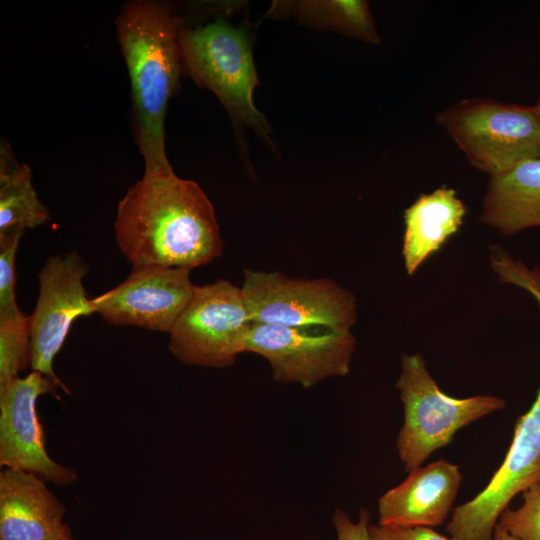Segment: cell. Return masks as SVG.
<instances>
[{
    "label": "cell",
    "instance_id": "6da1fadb",
    "mask_svg": "<svg viewBox=\"0 0 540 540\" xmlns=\"http://www.w3.org/2000/svg\"><path fill=\"white\" fill-rule=\"evenodd\" d=\"M115 239L132 267L191 270L221 256L223 242L212 203L191 180L170 170H145L117 208Z\"/></svg>",
    "mask_w": 540,
    "mask_h": 540
},
{
    "label": "cell",
    "instance_id": "7a4b0ae2",
    "mask_svg": "<svg viewBox=\"0 0 540 540\" xmlns=\"http://www.w3.org/2000/svg\"><path fill=\"white\" fill-rule=\"evenodd\" d=\"M116 27L131 80L145 170H170L164 124L168 101L180 74L178 26L164 5L135 0L124 5Z\"/></svg>",
    "mask_w": 540,
    "mask_h": 540
},
{
    "label": "cell",
    "instance_id": "3957f363",
    "mask_svg": "<svg viewBox=\"0 0 540 540\" xmlns=\"http://www.w3.org/2000/svg\"><path fill=\"white\" fill-rule=\"evenodd\" d=\"M396 388L404 407L396 444L407 471L423 465L436 450L449 445L460 429L506 405L497 396L455 398L445 394L419 354L402 356Z\"/></svg>",
    "mask_w": 540,
    "mask_h": 540
},
{
    "label": "cell",
    "instance_id": "277c9868",
    "mask_svg": "<svg viewBox=\"0 0 540 540\" xmlns=\"http://www.w3.org/2000/svg\"><path fill=\"white\" fill-rule=\"evenodd\" d=\"M436 121L471 165L489 177L540 157V116L535 106L467 98L440 111Z\"/></svg>",
    "mask_w": 540,
    "mask_h": 540
},
{
    "label": "cell",
    "instance_id": "5b68a950",
    "mask_svg": "<svg viewBox=\"0 0 540 540\" xmlns=\"http://www.w3.org/2000/svg\"><path fill=\"white\" fill-rule=\"evenodd\" d=\"M178 40L181 61L194 80L209 88L232 116L269 141V125L253 102L257 77L246 32L218 19L179 29Z\"/></svg>",
    "mask_w": 540,
    "mask_h": 540
},
{
    "label": "cell",
    "instance_id": "8992f818",
    "mask_svg": "<svg viewBox=\"0 0 540 540\" xmlns=\"http://www.w3.org/2000/svg\"><path fill=\"white\" fill-rule=\"evenodd\" d=\"M241 290L251 323L324 331H351L354 295L329 278L304 279L244 269Z\"/></svg>",
    "mask_w": 540,
    "mask_h": 540
},
{
    "label": "cell",
    "instance_id": "52a82bcc",
    "mask_svg": "<svg viewBox=\"0 0 540 540\" xmlns=\"http://www.w3.org/2000/svg\"><path fill=\"white\" fill-rule=\"evenodd\" d=\"M250 325L241 287L224 279L195 285L169 333V350L187 365L225 368L243 353Z\"/></svg>",
    "mask_w": 540,
    "mask_h": 540
},
{
    "label": "cell",
    "instance_id": "ba28073f",
    "mask_svg": "<svg viewBox=\"0 0 540 540\" xmlns=\"http://www.w3.org/2000/svg\"><path fill=\"white\" fill-rule=\"evenodd\" d=\"M540 484V387L529 410L516 422L513 439L486 487L457 506L446 526L453 540H493L503 511L519 493Z\"/></svg>",
    "mask_w": 540,
    "mask_h": 540
},
{
    "label": "cell",
    "instance_id": "9c48e42d",
    "mask_svg": "<svg viewBox=\"0 0 540 540\" xmlns=\"http://www.w3.org/2000/svg\"><path fill=\"white\" fill-rule=\"evenodd\" d=\"M356 339L352 331H324L251 323L244 352L264 357L278 383L310 388L349 373Z\"/></svg>",
    "mask_w": 540,
    "mask_h": 540
},
{
    "label": "cell",
    "instance_id": "30bf717a",
    "mask_svg": "<svg viewBox=\"0 0 540 540\" xmlns=\"http://www.w3.org/2000/svg\"><path fill=\"white\" fill-rule=\"evenodd\" d=\"M89 268L76 252L50 257L38 274L39 294L29 316L31 370L67 388L55 374L54 359L61 350L73 322L94 314L83 280Z\"/></svg>",
    "mask_w": 540,
    "mask_h": 540
},
{
    "label": "cell",
    "instance_id": "8fae6325",
    "mask_svg": "<svg viewBox=\"0 0 540 540\" xmlns=\"http://www.w3.org/2000/svg\"><path fill=\"white\" fill-rule=\"evenodd\" d=\"M190 270L161 265L132 267L116 287L92 299L108 323L170 333L194 292Z\"/></svg>",
    "mask_w": 540,
    "mask_h": 540
},
{
    "label": "cell",
    "instance_id": "7c38bea8",
    "mask_svg": "<svg viewBox=\"0 0 540 540\" xmlns=\"http://www.w3.org/2000/svg\"><path fill=\"white\" fill-rule=\"evenodd\" d=\"M58 388L36 371L0 388V464L34 473L56 485H68L77 480V474L47 453L37 413L38 398Z\"/></svg>",
    "mask_w": 540,
    "mask_h": 540
},
{
    "label": "cell",
    "instance_id": "4fadbf2b",
    "mask_svg": "<svg viewBox=\"0 0 540 540\" xmlns=\"http://www.w3.org/2000/svg\"><path fill=\"white\" fill-rule=\"evenodd\" d=\"M462 481L459 466L437 460L418 466L378 501V524L435 527L447 518Z\"/></svg>",
    "mask_w": 540,
    "mask_h": 540
},
{
    "label": "cell",
    "instance_id": "5bb4252c",
    "mask_svg": "<svg viewBox=\"0 0 540 540\" xmlns=\"http://www.w3.org/2000/svg\"><path fill=\"white\" fill-rule=\"evenodd\" d=\"M65 506L34 473H0V540H58L71 534Z\"/></svg>",
    "mask_w": 540,
    "mask_h": 540
},
{
    "label": "cell",
    "instance_id": "9a60e30c",
    "mask_svg": "<svg viewBox=\"0 0 540 540\" xmlns=\"http://www.w3.org/2000/svg\"><path fill=\"white\" fill-rule=\"evenodd\" d=\"M480 221L504 236L540 227V157L489 177Z\"/></svg>",
    "mask_w": 540,
    "mask_h": 540
},
{
    "label": "cell",
    "instance_id": "2e32d148",
    "mask_svg": "<svg viewBox=\"0 0 540 540\" xmlns=\"http://www.w3.org/2000/svg\"><path fill=\"white\" fill-rule=\"evenodd\" d=\"M466 211L457 192L447 186L420 195L405 210L402 255L409 275L459 230Z\"/></svg>",
    "mask_w": 540,
    "mask_h": 540
},
{
    "label": "cell",
    "instance_id": "e0dca14e",
    "mask_svg": "<svg viewBox=\"0 0 540 540\" xmlns=\"http://www.w3.org/2000/svg\"><path fill=\"white\" fill-rule=\"evenodd\" d=\"M28 165L19 164L6 140L0 147V242L22 235L50 219L31 181Z\"/></svg>",
    "mask_w": 540,
    "mask_h": 540
},
{
    "label": "cell",
    "instance_id": "ac0fdd59",
    "mask_svg": "<svg viewBox=\"0 0 540 540\" xmlns=\"http://www.w3.org/2000/svg\"><path fill=\"white\" fill-rule=\"evenodd\" d=\"M300 10L303 19L376 44L379 36L365 1L309 2Z\"/></svg>",
    "mask_w": 540,
    "mask_h": 540
},
{
    "label": "cell",
    "instance_id": "d6986e66",
    "mask_svg": "<svg viewBox=\"0 0 540 540\" xmlns=\"http://www.w3.org/2000/svg\"><path fill=\"white\" fill-rule=\"evenodd\" d=\"M31 367L29 316L0 319V388Z\"/></svg>",
    "mask_w": 540,
    "mask_h": 540
},
{
    "label": "cell",
    "instance_id": "ffe728a7",
    "mask_svg": "<svg viewBox=\"0 0 540 540\" xmlns=\"http://www.w3.org/2000/svg\"><path fill=\"white\" fill-rule=\"evenodd\" d=\"M521 495V506L506 508L498 524L518 540H540V484L530 487Z\"/></svg>",
    "mask_w": 540,
    "mask_h": 540
},
{
    "label": "cell",
    "instance_id": "44dd1931",
    "mask_svg": "<svg viewBox=\"0 0 540 540\" xmlns=\"http://www.w3.org/2000/svg\"><path fill=\"white\" fill-rule=\"evenodd\" d=\"M22 235L0 242V319L22 315L15 296V260Z\"/></svg>",
    "mask_w": 540,
    "mask_h": 540
},
{
    "label": "cell",
    "instance_id": "7402d4cb",
    "mask_svg": "<svg viewBox=\"0 0 540 540\" xmlns=\"http://www.w3.org/2000/svg\"><path fill=\"white\" fill-rule=\"evenodd\" d=\"M372 540H453L431 527H405L394 525H370Z\"/></svg>",
    "mask_w": 540,
    "mask_h": 540
},
{
    "label": "cell",
    "instance_id": "603a6c76",
    "mask_svg": "<svg viewBox=\"0 0 540 540\" xmlns=\"http://www.w3.org/2000/svg\"><path fill=\"white\" fill-rule=\"evenodd\" d=\"M370 513L361 509L358 520H352L348 514L337 509L333 514V524L337 540H372L369 530Z\"/></svg>",
    "mask_w": 540,
    "mask_h": 540
},
{
    "label": "cell",
    "instance_id": "cb8c5ba5",
    "mask_svg": "<svg viewBox=\"0 0 540 540\" xmlns=\"http://www.w3.org/2000/svg\"><path fill=\"white\" fill-rule=\"evenodd\" d=\"M493 540H518L516 537L511 535L504 527L497 523L494 533Z\"/></svg>",
    "mask_w": 540,
    "mask_h": 540
},
{
    "label": "cell",
    "instance_id": "d4e9b609",
    "mask_svg": "<svg viewBox=\"0 0 540 540\" xmlns=\"http://www.w3.org/2000/svg\"><path fill=\"white\" fill-rule=\"evenodd\" d=\"M534 106H535V108H536V110H537V112H538V114L540 116V94H539L537 102H536V104Z\"/></svg>",
    "mask_w": 540,
    "mask_h": 540
},
{
    "label": "cell",
    "instance_id": "484cf974",
    "mask_svg": "<svg viewBox=\"0 0 540 540\" xmlns=\"http://www.w3.org/2000/svg\"><path fill=\"white\" fill-rule=\"evenodd\" d=\"M58 540H73L71 534L67 535L64 538L58 539Z\"/></svg>",
    "mask_w": 540,
    "mask_h": 540
}]
</instances>
